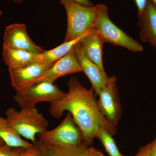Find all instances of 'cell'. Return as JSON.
<instances>
[{"instance_id":"cell-1","label":"cell","mask_w":156,"mask_h":156,"mask_svg":"<svg viewBox=\"0 0 156 156\" xmlns=\"http://www.w3.org/2000/svg\"><path fill=\"white\" fill-rule=\"evenodd\" d=\"M68 92L61 100L51 103L50 112L52 116L60 119L67 111L82 132L83 142L91 145L98 128H103L112 135L116 134L115 126L109 122L97 106L93 88L87 89L76 77L68 82Z\"/></svg>"},{"instance_id":"cell-30","label":"cell","mask_w":156,"mask_h":156,"mask_svg":"<svg viewBox=\"0 0 156 156\" xmlns=\"http://www.w3.org/2000/svg\"><path fill=\"white\" fill-rule=\"evenodd\" d=\"M123 156H125L123 155Z\"/></svg>"},{"instance_id":"cell-7","label":"cell","mask_w":156,"mask_h":156,"mask_svg":"<svg viewBox=\"0 0 156 156\" xmlns=\"http://www.w3.org/2000/svg\"><path fill=\"white\" fill-rule=\"evenodd\" d=\"M97 106L102 115L116 127L118 126L122 110L116 86V77H109L105 87L99 92Z\"/></svg>"},{"instance_id":"cell-26","label":"cell","mask_w":156,"mask_h":156,"mask_svg":"<svg viewBox=\"0 0 156 156\" xmlns=\"http://www.w3.org/2000/svg\"><path fill=\"white\" fill-rule=\"evenodd\" d=\"M15 2L17 3H21L23 2L24 0H13Z\"/></svg>"},{"instance_id":"cell-22","label":"cell","mask_w":156,"mask_h":156,"mask_svg":"<svg viewBox=\"0 0 156 156\" xmlns=\"http://www.w3.org/2000/svg\"><path fill=\"white\" fill-rule=\"evenodd\" d=\"M84 156H105L103 154L97 149L91 147H88L85 152Z\"/></svg>"},{"instance_id":"cell-16","label":"cell","mask_w":156,"mask_h":156,"mask_svg":"<svg viewBox=\"0 0 156 156\" xmlns=\"http://www.w3.org/2000/svg\"><path fill=\"white\" fill-rule=\"evenodd\" d=\"M0 138L3 140L6 145L12 147L28 148L35 145L23 139L21 136L12 128L7 119L1 116V115Z\"/></svg>"},{"instance_id":"cell-5","label":"cell","mask_w":156,"mask_h":156,"mask_svg":"<svg viewBox=\"0 0 156 156\" xmlns=\"http://www.w3.org/2000/svg\"><path fill=\"white\" fill-rule=\"evenodd\" d=\"M66 94L53 83L42 82L16 91L14 99L21 108H32L42 101L51 104L56 102L62 99Z\"/></svg>"},{"instance_id":"cell-23","label":"cell","mask_w":156,"mask_h":156,"mask_svg":"<svg viewBox=\"0 0 156 156\" xmlns=\"http://www.w3.org/2000/svg\"><path fill=\"white\" fill-rule=\"evenodd\" d=\"M151 144H149L145 146L140 148L135 156H151Z\"/></svg>"},{"instance_id":"cell-29","label":"cell","mask_w":156,"mask_h":156,"mask_svg":"<svg viewBox=\"0 0 156 156\" xmlns=\"http://www.w3.org/2000/svg\"><path fill=\"white\" fill-rule=\"evenodd\" d=\"M2 15V12L1 11H0V18H1V16Z\"/></svg>"},{"instance_id":"cell-27","label":"cell","mask_w":156,"mask_h":156,"mask_svg":"<svg viewBox=\"0 0 156 156\" xmlns=\"http://www.w3.org/2000/svg\"><path fill=\"white\" fill-rule=\"evenodd\" d=\"M5 144V143L4 142V141H3V140H2L1 138H0V146L2 145L3 144Z\"/></svg>"},{"instance_id":"cell-15","label":"cell","mask_w":156,"mask_h":156,"mask_svg":"<svg viewBox=\"0 0 156 156\" xmlns=\"http://www.w3.org/2000/svg\"><path fill=\"white\" fill-rule=\"evenodd\" d=\"M36 144L41 147L44 156H84L88 145L85 143L76 147L53 145L39 140Z\"/></svg>"},{"instance_id":"cell-13","label":"cell","mask_w":156,"mask_h":156,"mask_svg":"<svg viewBox=\"0 0 156 156\" xmlns=\"http://www.w3.org/2000/svg\"><path fill=\"white\" fill-rule=\"evenodd\" d=\"M92 30V29H91ZM105 42L97 34L92 30L79 42L85 56L105 71L102 61V50Z\"/></svg>"},{"instance_id":"cell-21","label":"cell","mask_w":156,"mask_h":156,"mask_svg":"<svg viewBox=\"0 0 156 156\" xmlns=\"http://www.w3.org/2000/svg\"><path fill=\"white\" fill-rule=\"evenodd\" d=\"M134 1L138 9L137 15H140L144 11L149 0H134Z\"/></svg>"},{"instance_id":"cell-10","label":"cell","mask_w":156,"mask_h":156,"mask_svg":"<svg viewBox=\"0 0 156 156\" xmlns=\"http://www.w3.org/2000/svg\"><path fill=\"white\" fill-rule=\"evenodd\" d=\"M75 50L78 63L82 72L88 78L95 94L98 95L107 83L109 77L105 72L85 56L79 43L75 46Z\"/></svg>"},{"instance_id":"cell-20","label":"cell","mask_w":156,"mask_h":156,"mask_svg":"<svg viewBox=\"0 0 156 156\" xmlns=\"http://www.w3.org/2000/svg\"><path fill=\"white\" fill-rule=\"evenodd\" d=\"M19 156H44L41 149L36 144L33 147L24 148Z\"/></svg>"},{"instance_id":"cell-4","label":"cell","mask_w":156,"mask_h":156,"mask_svg":"<svg viewBox=\"0 0 156 156\" xmlns=\"http://www.w3.org/2000/svg\"><path fill=\"white\" fill-rule=\"evenodd\" d=\"M91 29L93 33L100 36L105 43L121 46L134 52L143 50L139 43L112 22L109 17L107 7L103 4H101Z\"/></svg>"},{"instance_id":"cell-14","label":"cell","mask_w":156,"mask_h":156,"mask_svg":"<svg viewBox=\"0 0 156 156\" xmlns=\"http://www.w3.org/2000/svg\"><path fill=\"white\" fill-rule=\"evenodd\" d=\"M38 54L25 51L3 47L4 61L9 69L24 67L40 62Z\"/></svg>"},{"instance_id":"cell-6","label":"cell","mask_w":156,"mask_h":156,"mask_svg":"<svg viewBox=\"0 0 156 156\" xmlns=\"http://www.w3.org/2000/svg\"><path fill=\"white\" fill-rule=\"evenodd\" d=\"M38 135L40 140L58 146L76 147L84 143L82 132L69 112L56 128Z\"/></svg>"},{"instance_id":"cell-9","label":"cell","mask_w":156,"mask_h":156,"mask_svg":"<svg viewBox=\"0 0 156 156\" xmlns=\"http://www.w3.org/2000/svg\"><path fill=\"white\" fill-rule=\"evenodd\" d=\"M3 47L25 50L36 54H40L45 51L32 41L25 24L19 23H14L6 27Z\"/></svg>"},{"instance_id":"cell-24","label":"cell","mask_w":156,"mask_h":156,"mask_svg":"<svg viewBox=\"0 0 156 156\" xmlns=\"http://www.w3.org/2000/svg\"><path fill=\"white\" fill-rule=\"evenodd\" d=\"M79 4H81L83 5L87 6H94L93 3L90 2L89 0H71Z\"/></svg>"},{"instance_id":"cell-25","label":"cell","mask_w":156,"mask_h":156,"mask_svg":"<svg viewBox=\"0 0 156 156\" xmlns=\"http://www.w3.org/2000/svg\"><path fill=\"white\" fill-rule=\"evenodd\" d=\"M151 156H156V138L151 144Z\"/></svg>"},{"instance_id":"cell-11","label":"cell","mask_w":156,"mask_h":156,"mask_svg":"<svg viewBox=\"0 0 156 156\" xmlns=\"http://www.w3.org/2000/svg\"><path fill=\"white\" fill-rule=\"evenodd\" d=\"M54 64L38 62L24 67L9 69L12 87L16 91L23 89L27 84L38 77L43 72Z\"/></svg>"},{"instance_id":"cell-3","label":"cell","mask_w":156,"mask_h":156,"mask_svg":"<svg viewBox=\"0 0 156 156\" xmlns=\"http://www.w3.org/2000/svg\"><path fill=\"white\" fill-rule=\"evenodd\" d=\"M66 11L67 29L64 42L73 41L83 35L91 28L101 4L83 5L71 0H60Z\"/></svg>"},{"instance_id":"cell-2","label":"cell","mask_w":156,"mask_h":156,"mask_svg":"<svg viewBox=\"0 0 156 156\" xmlns=\"http://www.w3.org/2000/svg\"><path fill=\"white\" fill-rule=\"evenodd\" d=\"M6 119L11 126L20 136L36 144L37 135L47 130L49 122L35 108H21L18 111L9 108L5 112Z\"/></svg>"},{"instance_id":"cell-8","label":"cell","mask_w":156,"mask_h":156,"mask_svg":"<svg viewBox=\"0 0 156 156\" xmlns=\"http://www.w3.org/2000/svg\"><path fill=\"white\" fill-rule=\"evenodd\" d=\"M80 72H82V70L76 56L74 46L67 55L45 70L38 77L30 82L23 89L42 82L53 83L58 78Z\"/></svg>"},{"instance_id":"cell-19","label":"cell","mask_w":156,"mask_h":156,"mask_svg":"<svg viewBox=\"0 0 156 156\" xmlns=\"http://www.w3.org/2000/svg\"><path fill=\"white\" fill-rule=\"evenodd\" d=\"M23 149L12 147L5 144L0 146V156H19Z\"/></svg>"},{"instance_id":"cell-12","label":"cell","mask_w":156,"mask_h":156,"mask_svg":"<svg viewBox=\"0 0 156 156\" xmlns=\"http://www.w3.org/2000/svg\"><path fill=\"white\" fill-rule=\"evenodd\" d=\"M137 25L140 28L139 36L144 43H149L156 49V7L149 1L143 12L137 15Z\"/></svg>"},{"instance_id":"cell-17","label":"cell","mask_w":156,"mask_h":156,"mask_svg":"<svg viewBox=\"0 0 156 156\" xmlns=\"http://www.w3.org/2000/svg\"><path fill=\"white\" fill-rule=\"evenodd\" d=\"M92 32L91 28L86 34L75 40L69 42H64L63 44L52 50L46 51L38 54V59L40 62L54 63L59 59L67 55L78 44L82 38Z\"/></svg>"},{"instance_id":"cell-18","label":"cell","mask_w":156,"mask_h":156,"mask_svg":"<svg viewBox=\"0 0 156 156\" xmlns=\"http://www.w3.org/2000/svg\"><path fill=\"white\" fill-rule=\"evenodd\" d=\"M97 137L105 148L109 156H123L117 147L116 143L112 137V135L105 128H98L96 134Z\"/></svg>"},{"instance_id":"cell-28","label":"cell","mask_w":156,"mask_h":156,"mask_svg":"<svg viewBox=\"0 0 156 156\" xmlns=\"http://www.w3.org/2000/svg\"><path fill=\"white\" fill-rule=\"evenodd\" d=\"M150 1H151V2L153 3L154 5L156 7V0H149Z\"/></svg>"}]
</instances>
